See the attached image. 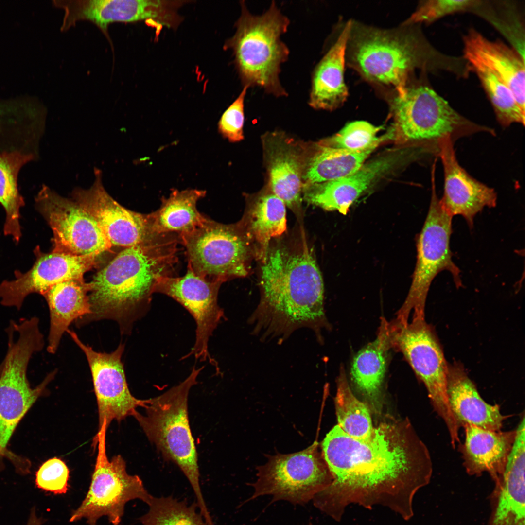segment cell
<instances>
[{
	"label": "cell",
	"instance_id": "cell-1",
	"mask_svg": "<svg viewBox=\"0 0 525 525\" xmlns=\"http://www.w3.org/2000/svg\"><path fill=\"white\" fill-rule=\"evenodd\" d=\"M321 449L332 482L312 500L317 508L338 522L351 504L385 507L405 520L413 516L414 496L430 482L433 463L407 418H385L366 439L336 425Z\"/></svg>",
	"mask_w": 525,
	"mask_h": 525
},
{
	"label": "cell",
	"instance_id": "cell-2",
	"mask_svg": "<svg viewBox=\"0 0 525 525\" xmlns=\"http://www.w3.org/2000/svg\"><path fill=\"white\" fill-rule=\"evenodd\" d=\"M260 298L248 319L253 335L280 344L301 328L320 341L330 325L324 286L314 253L303 242L271 245L261 260Z\"/></svg>",
	"mask_w": 525,
	"mask_h": 525
},
{
	"label": "cell",
	"instance_id": "cell-3",
	"mask_svg": "<svg viewBox=\"0 0 525 525\" xmlns=\"http://www.w3.org/2000/svg\"><path fill=\"white\" fill-rule=\"evenodd\" d=\"M179 244L177 235L160 234L121 251L89 282L91 313L77 324L111 319L129 333L150 309L158 280L173 276Z\"/></svg>",
	"mask_w": 525,
	"mask_h": 525
},
{
	"label": "cell",
	"instance_id": "cell-4",
	"mask_svg": "<svg viewBox=\"0 0 525 525\" xmlns=\"http://www.w3.org/2000/svg\"><path fill=\"white\" fill-rule=\"evenodd\" d=\"M411 25L385 29L350 20L346 63L382 92L404 94L420 63V43Z\"/></svg>",
	"mask_w": 525,
	"mask_h": 525
},
{
	"label": "cell",
	"instance_id": "cell-5",
	"mask_svg": "<svg viewBox=\"0 0 525 525\" xmlns=\"http://www.w3.org/2000/svg\"><path fill=\"white\" fill-rule=\"evenodd\" d=\"M203 367H194L178 385L163 394L145 400L144 414L137 411L134 417L163 459L175 464L189 481L201 514L211 516L200 485L198 454L190 426L188 400L191 388L197 383Z\"/></svg>",
	"mask_w": 525,
	"mask_h": 525
},
{
	"label": "cell",
	"instance_id": "cell-6",
	"mask_svg": "<svg viewBox=\"0 0 525 525\" xmlns=\"http://www.w3.org/2000/svg\"><path fill=\"white\" fill-rule=\"evenodd\" d=\"M240 5L236 32L224 47L233 52L243 87H259L276 97L286 96L280 74L281 64L289 55L288 47L281 39L287 31L289 18L274 1L261 15L251 14L244 1Z\"/></svg>",
	"mask_w": 525,
	"mask_h": 525
},
{
	"label": "cell",
	"instance_id": "cell-7",
	"mask_svg": "<svg viewBox=\"0 0 525 525\" xmlns=\"http://www.w3.org/2000/svg\"><path fill=\"white\" fill-rule=\"evenodd\" d=\"M394 120V140L424 148L438 156L443 137L457 139L479 132L494 135L493 129L460 115L448 102L426 86L408 84L403 94L383 92Z\"/></svg>",
	"mask_w": 525,
	"mask_h": 525
},
{
	"label": "cell",
	"instance_id": "cell-8",
	"mask_svg": "<svg viewBox=\"0 0 525 525\" xmlns=\"http://www.w3.org/2000/svg\"><path fill=\"white\" fill-rule=\"evenodd\" d=\"M36 317L10 322L6 330L8 347L0 375V449H4L17 425L54 378L48 374L35 388L31 387L27 371L32 355L42 350L44 339Z\"/></svg>",
	"mask_w": 525,
	"mask_h": 525
},
{
	"label": "cell",
	"instance_id": "cell-9",
	"mask_svg": "<svg viewBox=\"0 0 525 525\" xmlns=\"http://www.w3.org/2000/svg\"><path fill=\"white\" fill-rule=\"evenodd\" d=\"M390 349L401 352L424 384L432 405L444 421L453 447L459 443L460 428L451 408L447 395L448 365L438 340L425 319L402 325L381 319Z\"/></svg>",
	"mask_w": 525,
	"mask_h": 525
},
{
	"label": "cell",
	"instance_id": "cell-10",
	"mask_svg": "<svg viewBox=\"0 0 525 525\" xmlns=\"http://www.w3.org/2000/svg\"><path fill=\"white\" fill-rule=\"evenodd\" d=\"M432 193L429 209L417 240V256L412 282L404 302L395 319L405 325L413 312L412 319H425L424 308L430 285L443 270L452 275L455 285L462 286L460 271L452 260L450 240L452 217L443 208L438 198L435 173H431Z\"/></svg>",
	"mask_w": 525,
	"mask_h": 525
},
{
	"label": "cell",
	"instance_id": "cell-11",
	"mask_svg": "<svg viewBox=\"0 0 525 525\" xmlns=\"http://www.w3.org/2000/svg\"><path fill=\"white\" fill-rule=\"evenodd\" d=\"M178 239L185 249L188 267L199 276L222 284L249 273L255 254L238 223L226 225L208 218Z\"/></svg>",
	"mask_w": 525,
	"mask_h": 525
},
{
	"label": "cell",
	"instance_id": "cell-12",
	"mask_svg": "<svg viewBox=\"0 0 525 525\" xmlns=\"http://www.w3.org/2000/svg\"><path fill=\"white\" fill-rule=\"evenodd\" d=\"M107 428L106 422L104 421L94 439L98 454L91 483L81 505L72 512L70 522L85 518L89 525H96L100 518L106 516L113 525H119L128 502L139 499L148 505L153 497L139 476L127 472L126 463L121 455L108 459Z\"/></svg>",
	"mask_w": 525,
	"mask_h": 525
},
{
	"label": "cell",
	"instance_id": "cell-13",
	"mask_svg": "<svg viewBox=\"0 0 525 525\" xmlns=\"http://www.w3.org/2000/svg\"><path fill=\"white\" fill-rule=\"evenodd\" d=\"M257 470L256 481L249 484L254 491L249 501L267 495L272 496V502L303 505L332 482L316 442L297 453L269 456Z\"/></svg>",
	"mask_w": 525,
	"mask_h": 525
},
{
	"label": "cell",
	"instance_id": "cell-14",
	"mask_svg": "<svg viewBox=\"0 0 525 525\" xmlns=\"http://www.w3.org/2000/svg\"><path fill=\"white\" fill-rule=\"evenodd\" d=\"M35 201L53 232L52 251L96 257L111 248L96 220L72 198L43 185Z\"/></svg>",
	"mask_w": 525,
	"mask_h": 525
},
{
	"label": "cell",
	"instance_id": "cell-15",
	"mask_svg": "<svg viewBox=\"0 0 525 525\" xmlns=\"http://www.w3.org/2000/svg\"><path fill=\"white\" fill-rule=\"evenodd\" d=\"M422 154L421 148L410 144L389 150L365 162L347 176L323 183L305 184L304 197L324 210L346 215L352 204L381 179Z\"/></svg>",
	"mask_w": 525,
	"mask_h": 525
},
{
	"label": "cell",
	"instance_id": "cell-16",
	"mask_svg": "<svg viewBox=\"0 0 525 525\" xmlns=\"http://www.w3.org/2000/svg\"><path fill=\"white\" fill-rule=\"evenodd\" d=\"M221 284L197 275L187 266V272L183 276L160 279L154 290V293L163 294L178 302L195 320V343L186 357L193 355L199 361H208L218 371L216 362L209 352L208 342L213 331L225 318L224 311L218 303Z\"/></svg>",
	"mask_w": 525,
	"mask_h": 525
},
{
	"label": "cell",
	"instance_id": "cell-17",
	"mask_svg": "<svg viewBox=\"0 0 525 525\" xmlns=\"http://www.w3.org/2000/svg\"><path fill=\"white\" fill-rule=\"evenodd\" d=\"M86 356L91 371L97 399L99 427L104 421L107 427L114 420L121 421L135 414L145 400L133 396L127 383L122 356L124 345L120 343L111 353L100 352L84 344L77 334L67 331Z\"/></svg>",
	"mask_w": 525,
	"mask_h": 525
},
{
	"label": "cell",
	"instance_id": "cell-18",
	"mask_svg": "<svg viewBox=\"0 0 525 525\" xmlns=\"http://www.w3.org/2000/svg\"><path fill=\"white\" fill-rule=\"evenodd\" d=\"M95 180L88 189L75 188L72 199L96 220L112 245L128 247L159 235L153 230L149 214L130 210L116 201L104 187L102 173L94 168Z\"/></svg>",
	"mask_w": 525,
	"mask_h": 525
},
{
	"label": "cell",
	"instance_id": "cell-19",
	"mask_svg": "<svg viewBox=\"0 0 525 525\" xmlns=\"http://www.w3.org/2000/svg\"><path fill=\"white\" fill-rule=\"evenodd\" d=\"M96 261V257L53 251L40 254L27 272L0 284V303L19 310L31 294L43 295L60 282L84 279V275L93 267Z\"/></svg>",
	"mask_w": 525,
	"mask_h": 525
},
{
	"label": "cell",
	"instance_id": "cell-20",
	"mask_svg": "<svg viewBox=\"0 0 525 525\" xmlns=\"http://www.w3.org/2000/svg\"><path fill=\"white\" fill-rule=\"evenodd\" d=\"M65 10L62 29L66 30L77 21L88 20L106 32L114 22L146 20L165 26L171 20L172 10L167 0H86L56 1Z\"/></svg>",
	"mask_w": 525,
	"mask_h": 525
},
{
	"label": "cell",
	"instance_id": "cell-21",
	"mask_svg": "<svg viewBox=\"0 0 525 525\" xmlns=\"http://www.w3.org/2000/svg\"><path fill=\"white\" fill-rule=\"evenodd\" d=\"M454 142L449 136L438 142V156L444 171V192L440 199L445 211L452 217L459 215L469 227H473L474 218L485 207L496 206L494 190L471 176L458 162Z\"/></svg>",
	"mask_w": 525,
	"mask_h": 525
},
{
	"label": "cell",
	"instance_id": "cell-22",
	"mask_svg": "<svg viewBox=\"0 0 525 525\" xmlns=\"http://www.w3.org/2000/svg\"><path fill=\"white\" fill-rule=\"evenodd\" d=\"M271 192L292 209L300 206L308 160L303 147L284 135L272 134L264 140Z\"/></svg>",
	"mask_w": 525,
	"mask_h": 525
},
{
	"label": "cell",
	"instance_id": "cell-23",
	"mask_svg": "<svg viewBox=\"0 0 525 525\" xmlns=\"http://www.w3.org/2000/svg\"><path fill=\"white\" fill-rule=\"evenodd\" d=\"M464 56L470 64H479L497 75L510 89L525 110V64L516 51L503 43L489 40L471 30L463 39Z\"/></svg>",
	"mask_w": 525,
	"mask_h": 525
},
{
	"label": "cell",
	"instance_id": "cell-24",
	"mask_svg": "<svg viewBox=\"0 0 525 525\" xmlns=\"http://www.w3.org/2000/svg\"><path fill=\"white\" fill-rule=\"evenodd\" d=\"M465 438L459 446L467 473L488 472L496 482L503 473L513 445L516 430L503 432L465 425Z\"/></svg>",
	"mask_w": 525,
	"mask_h": 525
},
{
	"label": "cell",
	"instance_id": "cell-25",
	"mask_svg": "<svg viewBox=\"0 0 525 525\" xmlns=\"http://www.w3.org/2000/svg\"><path fill=\"white\" fill-rule=\"evenodd\" d=\"M447 390L452 411L460 427L472 425L494 431H500L506 417L499 405L487 403L462 366H448Z\"/></svg>",
	"mask_w": 525,
	"mask_h": 525
},
{
	"label": "cell",
	"instance_id": "cell-26",
	"mask_svg": "<svg viewBox=\"0 0 525 525\" xmlns=\"http://www.w3.org/2000/svg\"><path fill=\"white\" fill-rule=\"evenodd\" d=\"M350 24V20L312 73L309 104L315 109L334 110L341 106L348 96L344 74Z\"/></svg>",
	"mask_w": 525,
	"mask_h": 525
},
{
	"label": "cell",
	"instance_id": "cell-27",
	"mask_svg": "<svg viewBox=\"0 0 525 525\" xmlns=\"http://www.w3.org/2000/svg\"><path fill=\"white\" fill-rule=\"evenodd\" d=\"M525 442L515 441L504 471L495 482L489 525H516L525 521Z\"/></svg>",
	"mask_w": 525,
	"mask_h": 525
},
{
	"label": "cell",
	"instance_id": "cell-28",
	"mask_svg": "<svg viewBox=\"0 0 525 525\" xmlns=\"http://www.w3.org/2000/svg\"><path fill=\"white\" fill-rule=\"evenodd\" d=\"M91 286L84 279L63 281L51 287L43 296L49 309L50 329L47 350L56 352L64 333L69 326L89 315Z\"/></svg>",
	"mask_w": 525,
	"mask_h": 525
},
{
	"label": "cell",
	"instance_id": "cell-29",
	"mask_svg": "<svg viewBox=\"0 0 525 525\" xmlns=\"http://www.w3.org/2000/svg\"><path fill=\"white\" fill-rule=\"evenodd\" d=\"M238 224L255 256L262 260L271 240L280 237L286 230V205L272 192L262 194L252 202Z\"/></svg>",
	"mask_w": 525,
	"mask_h": 525
},
{
	"label": "cell",
	"instance_id": "cell-30",
	"mask_svg": "<svg viewBox=\"0 0 525 525\" xmlns=\"http://www.w3.org/2000/svg\"><path fill=\"white\" fill-rule=\"evenodd\" d=\"M206 194L205 191L194 189L174 190L168 197H163L159 209L148 213L153 231L179 237L200 226L208 218L198 210L196 204Z\"/></svg>",
	"mask_w": 525,
	"mask_h": 525
},
{
	"label": "cell",
	"instance_id": "cell-31",
	"mask_svg": "<svg viewBox=\"0 0 525 525\" xmlns=\"http://www.w3.org/2000/svg\"><path fill=\"white\" fill-rule=\"evenodd\" d=\"M391 140L389 133L368 148L348 151L316 144L315 152L308 159L304 175L305 184L319 183L347 176L357 170L381 144Z\"/></svg>",
	"mask_w": 525,
	"mask_h": 525
},
{
	"label": "cell",
	"instance_id": "cell-32",
	"mask_svg": "<svg viewBox=\"0 0 525 525\" xmlns=\"http://www.w3.org/2000/svg\"><path fill=\"white\" fill-rule=\"evenodd\" d=\"M390 349L383 328L380 325L374 341L362 348L352 361L350 374L357 388L371 400L381 393Z\"/></svg>",
	"mask_w": 525,
	"mask_h": 525
},
{
	"label": "cell",
	"instance_id": "cell-33",
	"mask_svg": "<svg viewBox=\"0 0 525 525\" xmlns=\"http://www.w3.org/2000/svg\"><path fill=\"white\" fill-rule=\"evenodd\" d=\"M33 158L32 154L18 151L0 153V203L6 212L4 232L17 242L21 235L20 210L24 205L18 190V177L23 166Z\"/></svg>",
	"mask_w": 525,
	"mask_h": 525
},
{
	"label": "cell",
	"instance_id": "cell-34",
	"mask_svg": "<svg viewBox=\"0 0 525 525\" xmlns=\"http://www.w3.org/2000/svg\"><path fill=\"white\" fill-rule=\"evenodd\" d=\"M334 403L337 425L345 433L359 439H366L371 436L374 426L369 409L352 393L343 367L337 379Z\"/></svg>",
	"mask_w": 525,
	"mask_h": 525
},
{
	"label": "cell",
	"instance_id": "cell-35",
	"mask_svg": "<svg viewBox=\"0 0 525 525\" xmlns=\"http://www.w3.org/2000/svg\"><path fill=\"white\" fill-rule=\"evenodd\" d=\"M141 525H210L201 514L196 502L189 504L172 496L154 497Z\"/></svg>",
	"mask_w": 525,
	"mask_h": 525
},
{
	"label": "cell",
	"instance_id": "cell-36",
	"mask_svg": "<svg viewBox=\"0 0 525 525\" xmlns=\"http://www.w3.org/2000/svg\"><path fill=\"white\" fill-rule=\"evenodd\" d=\"M493 106L497 121L503 127L517 122L525 124V113L518 105L507 85L495 74L483 66L471 65Z\"/></svg>",
	"mask_w": 525,
	"mask_h": 525
},
{
	"label": "cell",
	"instance_id": "cell-37",
	"mask_svg": "<svg viewBox=\"0 0 525 525\" xmlns=\"http://www.w3.org/2000/svg\"><path fill=\"white\" fill-rule=\"evenodd\" d=\"M383 127L376 126L364 121L346 125L340 131L318 142L323 146L348 151L365 150L383 139L386 134L377 137Z\"/></svg>",
	"mask_w": 525,
	"mask_h": 525
},
{
	"label": "cell",
	"instance_id": "cell-38",
	"mask_svg": "<svg viewBox=\"0 0 525 525\" xmlns=\"http://www.w3.org/2000/svg\"><path fill=\"white\" fill-rule=\"evenodd\" d=\"M478 1L471 0H430L423 1L402 25L430 23L445 16L474 6Z\"/></svg>",
	"mask_w": 525,
	"mask_h": 525
},
{
	"label": "cell",
	"instance_id": "cell-39",
	"mask_svg": "<svg viewBox=\"0 0 525 525\" xmlns=\"http://www.w3.org/2000/svg\"><path fill=\"white\" fill-rule=\"evenodd\" d=\"M70 471L66 463L57 457L45 461L36 473L37 487L56 494L67 493Z\"/></svg>",
	"mask_w": 525,
	"mask_h": 525
},
{
	"label": "cell",
	"instance_id": "cell-40",
	"mask_svg": "<svg viewBox=\"0 0 525 525\" xmlns=\"http://www.w3.org/2000/svg\"><path fill=\"white\" fill-rule=\"evenodd\" d=\"M248 87L245 86L238 97L227 108L218 123L219 132L231 142L244 139V101Z\"/></svg>",
	"mask_w": 525,
	"mask_h": 525
},
{
	"label": "cell",
	"instance_id": "cell-41",
	"mask_svg": "<svg viewBox=\"0 0 525 525\" xmlns=\"http://www.w3.org/2000/svg\"><path fill=\"white\" fill-rule=\"evenodd\" d=\"M42 520L36 515L35 510H33L27 525H40Z\"/></svg>",
	"mask_w": 525,
	"mask_h": 525
},
{
	"label": "cell",
	"instance_id": "cell-42",
	"mask_svg": "<svg viewBox=\"0 0 525 525\" xmlns=\"http://www.w3.org/2000/svg\"><path fill=\"white\" fill-rule=\"evenodd\" d=\"M2 368H3V364L1 363L0 364V375L1 371H2Z\"/></svg>",
	"mask_w": 525,
	"mask_h": 525
},
{
	"label": "cell",
	"instance_id": "cell-43",
	"mask_svg": "<svg viewBox=\"0 0 525 525\" xmlns=\"http://www.w3.org/2000/svg\"><path fill=\"white\" fill-rule=\"evenodd\" d=\"M516 525H525V523H521L518 524H517Z\"/></svg>",
	"mask_w": 525,
	"mask_h": 525
},
{
	"label": "cell",
	"instance_id": "cell-44",
	"mask_svg": "<svg viewBox=\"0 0 525 525\" xmlns=\"http://www.w3.org/2000/svg\"><path fill=\"white\" fill-rule=\"evenodd\" d=\"M1 122H2V121L1 120V117H0V126H1Z\"/></svg>",
	"mask_w": 525,
	"mask_h": 525
},
{
	"label": "cell",
	"instance_id": "cell-45",
	"mask_svg": "<svg viewBox=\"0 0 525 525\" xmlns=\"http://www.w3.org/2000/svg\"><path fill=\"white\" fill-rule=\"evenodd\" d=\"M308 525H313L312 524L310 523Z\"/></svg>",
	"mask_w": 525,
	"mask_h": 525
}]
</instances>
